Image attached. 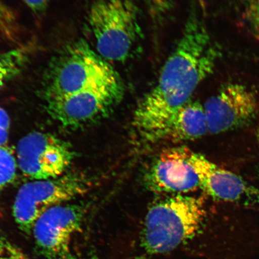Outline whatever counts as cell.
Segmentation results:
<instances>
[{
	"mask_svg": "<svg viewBox=\"0 0 259 259\" xmlns=\"http://www.w3.org/2000/svg\"><path fill=\"white\" fill-rule=\"evenodd\" d=\"M219 55L202 14L193 8L156 85L135 110L134 126L142 139L150 142L164 140L171 118L213 72Z\"/></svg>",
	"mask_w": 259,
	"mask_h": 259,
	"instance_id": "1",
	"label": "cell"
},
{
	"mask_svg": "<svg viewBox=\"0 0 259 259\" xmlns=\"http://www.w3.org/2000/svg\"><path fill=\"white\" fill-rule=\"evenodd\" d=\"M205 217L203 201L176 195L155 203L146 215L142 245L151 254L174 250L199 231Z\"/></svg>",
	"mask_w": 259,
	"mask_h": 259,
	"instance_id": "2",
	"label": "cell"
},
{
	"mask_svg": "<svg viewBox=\"0 0 259 259\" xmlns=\"http://www.w3.org/2000/svg\"><path fill=\"white\" fill-rule=\"evenodd\" d=\"M89 21L97 51L107 60H127L142 38L139 9L134 0H95Z\"/></svg>",
	"mask_w": 259,
	"mask_h": 259,
	"instance_id": "3",
	"label": "cell"
},
{
	"mask_svg": "<svg viewBox=\"0 0 259 259\" xmlns=\"http://www.w3.org/2000/svg\"><path fill=\"white\" fill-rule=\"evenodd\" d=\"M119 78L100 55L83 41L69 45L54 58L45 78L46 99L64 97Z\"/></svg>",
	"mask_w": 259,
	"mask_h": 259,
	"instance_id": "4",
	"label": "cell"
},
{
	"mask_svg": "<svg viewBox=\"0 0 259 259\" xmlns=\"http://www.w3.org/2000/svg\"><path fill=\"white\" fill-rule=\"evenodd\" d=\"M84 217L83 207L74 204L53 207L41 215L32 233L45 259H83Z\"/></svg>",
	"mask_w": 259,
	"mask_h": 259,
	"instance_id": "5",
	"label": "cell"
},
{
	"mask_svg": "<svg viewBox=\"0 0 259 259\" xmlns=\"http://www.w3.org/2000/svg\"><path fill=\"white\" fill-rule=\"evenodd\" d=\"M88 183L77 174L24 184L16 196L13 213L21 231L30 234L35 222L53 207L87 192Z\"/></svg>",
	"mask_w": 259,
	"mask_h": 259,
	"instance_id": "6",
	"label": "cell"
},
{
	"mask_svg": "<svg viewBox=\"0 0 259 259\" xmlns=\"http://www.w3.org/2000/svg\"><path fill=\"white\" fill-rule=\"evenodd\" d=\"M124 93V85L119 78L47 100V109L65 127L77 128L108 114L121 101Z\"/></svg>",
	"mask_w": 259,
	"mask_h": 259,
	"instance_id": "7",
	"label": "cell"
},
{
	"mask_svg": "<svg viewBox=\"0 0 259 259\" xmlns=\"http://www.w3.org/2000/svg\"><path fill=\"white\" fill-rule=\"evenodd\" d=\"M18 164L25 176L43 180L59 177L73 158L67 142L49 134L32 132L19 141Z\"/></svg>",
	"mask_w": 259,
	"mask_h": 259,
	"instance_id": "8",
	"label": "cell"
},
{
	"mask_svg": "<svg viewBox=\"0 0 259 259\" xmlns=\"http://www.w3.org/2000/svg\"><path fill=\"white\" fill-rule=\"evenodd\" d=\"M208 132L222 134L245 127L254 120L258 111L255 94L238 83L225 84L203 105Z\"/></svg>",
	"mask_w": 259,
	"mask_h": 259,
	"instance_id": "9",
	"label": "cell"
},
{
	"mask_svg": "<svg viewBox=\"0 0 259 259\" xmlns=\"http://www.w3.org/2000/svg\"><path fill=\"white\" fill-rule=\"evenodd\" d=\"M192 153L185 147L162 151L146 173L145 181L148 189L154 192L178 195L198 189L199 178L190 162Z\"/></svg>",
	"mask_w": 259,
	"mask_h": 259,
	"instance_id": "10",
	"label": "cell"
},
{
	"mask_svg": "<svg viewBox=\"0 0 259 259\" xmlns=\"http://www.w3.org/2000/svg\"><path fill=\"white\" fill-rule=\"evenodd\" d=\"M190 162L198 177L200 189L213 199L259 204V189L237 175L223 169L200 154L193 153Z\"/></svg>",
	"mask_w": 259,
	"mask_h": 259,
	"instance_id": "11",
	"label": "cell"
},
{
	"mask_svg": "<svg viewBox=\"0 0 259 259\" xmlns=\"http://www.w3.org/2000/svg\"><path fill=\"white\" fill-rule=\"evenodd\" d=\"M208 132L204 106L198 102L187 103L171 118L165 134V139L187 141L202 137Z\"/></svg>",
	"mask_w": 259,
	"mask_h": 259,
	"instance_id": "12",
	"label": "cell"
},
{
	"mask_svg": "<svg viewBox=\"0 0 259 259\" xmlns=\"http://www.w3.org/2000/svg\"><path fill=\"white\" fill-rule=\"evenodd\" d=\"M27 59V52L17 49L0 55V89L20 72Z\"/></svg>",
	"mask_w": 259,
	"mask_h": 259,
	"instance_id": "13",
	"label": "cell"
},
{
	"mask_svg": "<svg viewBox=\"0 0 259 259\" xmlns=\"http://www.w3.org/2000/svg\"><path fill=\"white\" fill-rule=\"evenodd\" d=\"M16 161L9 148L0 146V189L14 180Z\"/></svg>",
	"mask_w": 259,
	"mask_h": 259,
	"instance_id": "14",
	"label": "cell"
},
{
	"mask_svg": "<svg viewBox=\"0 0 259 259\" xmlns=\"http://www.w3.org/2000/svg\"><path fill=\"white\" fill-rule=\"evenodd\" d=\"M176 2L177 0H147L150 14L154 20L157 22L169 14Z\"/></svg>",
	"mask_w": 259,
	"mask_h": 259,
	"instance_id": "15",
	"label": "cell"
},
{
	"mask_svg": "<svg viewBox=\"0 0 259 259\" xmlns=\"http://www.w3.org/2000/svg\"><path fill=\"white\" fill-rule=\"evenodd\" d=\"M245 16L250 30L259 37V0H245Z\"/></svg>",
	"mask_w": 259,
	"mask_h": 259,
	"instance_id": "16",
	"label": "cell"
},
{
	"mask_svg": "<svg viewBox=\"0 0 259 259\" xmlns=\"http://www.w3.org/2000/svg\"><path fill=\"white\" fill-rule=\"evenodd\" d=\"M0 259H28L19 248L7 239H0Z\"/></svg>",
	"mask_w": 259,
	"mask_h": 259,
	"instance_id": "17",
	"label": "cell"
},
{
	"mask_svg": "<svg viewBox=\"0 0 259 259\" xmlns=\"http://www.w3.org/2000/svg\"><path fill=\"white\" fill-rule=\"evenodd\" d=\"M10 127V118L8 113L0 108V146L7 142Z\"/></svg>",
	"mask_w": 259,
	"mask_h": 259,
	"instance_id": "18",
	"label": "cell"
},
{
	"mask_svg": "<svg viewBox=\"0 0 259 259\" xmlns=\"http://www.w3.org/2000/svg\"><path fill=\"white\" fill-rule=\"evenodd\" d=\"M32 11L41 12L48 7L49 0H22Z\"/></svg>",
	"mask_w": 259,
	"mask_h": 259,
	"instance_id": "19",
	"label": "cell"
},
{
	"mask_svg": "<svg viewBox=\"0 0 259 259\" xmlns=\"http://www.w3.org/2000/svg\"><path fill=\"white\" fill-rule=\"evenodd\" d=\"M256 136H257V139L258 143L259 145V125L257 129Z\"/></svg>",
	"mask_w": 259,
	"mask_h": 259,
	"instance_id": "20",
	"label": "cell"
}]
</instances>
